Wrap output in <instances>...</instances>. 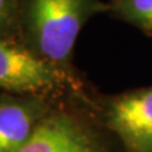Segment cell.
Listing matches in <instances>:
<instances>
[{
    "label": "cell",
    "instance_id": "obj_5",
    "mask_svg": "<svg viewBox=\"0 0 152 152\" xmlns=\"http://www.w3.org/2000/svg\"><path fill=\"white\" fill-rule=\"evenodd\" d=\"M58 98L0 91V152L20 151Z\"/></svg>",
    "mask_w": 152,
    "mask_h": 152
},
{
    "label": "cell",
    "instance_id": "obj_4",
    "mask_svg": "<svg viewBox=\"0 0 152 152\" xmlns=\"http://www.w3.org/2000/svg\"><path fill=\"white\" fill-rule=\"evenodd\" d=\"M91 107L123 152H152V85L95 95Z\"/></svg>",
    "mask_w": 152,
    "mask_h": 152
},
{
    "label": "cell",
    "instance_id": "obj_7",
    "mask_svg": "<svg viewBox=\"0 0 152 152\" xmlns=\"http://www.w3.org/2000/svg\"><path fill=\"white\" fill-rule=\"evenodd\" d=\"M22 0H0V37L19 39V9Z\"/></svg>",
    "mask_w": 152,
    "mask_h": 152
},
{
    "label": "cell",
    "instance_id": "obj_2",
    "mask_svg": "<svg viewBox=\"0 0 152 152\" xmlns=\"http://www.w3.org/2000/svg\"><path fill=\"white\" fill-rule=\"evenodd\" d=\"M19 152H123L102 124L91 95L69 93L55 102Z\"/></svg>",
    "mask_w": 152,
    "mask_h": 152
},
{
    "label": "cell",
    "instance_id": "obj_1",
    "mask_svg": "<svg viewBox=\"0 0 152 152\" xmlns=\"http://www.w3.org/2000/svg\"><path fill=\"white\" fill-rule=\"evenodd\" d=\"M107 12L102 0H22L19 41L84 89L72 66L75 42L90 18Z\"/></svg>",
    "mask_w": 152,
    "mask_h": 152
},
{
    "label": "cell",
    "instance_id": "obj_6",
    "mask_svg": "<svg viewBox=\"0 0 152 152\" xmlns=\"http://www.w3.org/2000/svg\"><path fill=\"white\" fill-rule=\"evenodd\" d=\"M109 13L152 37V0H112Z\"/></svg>",
    "mask_w": 152,
    "mask_h": 152
},
{
    "label": "cell",
    "instance_id": "obj_3",
    "mask_svg": "<svg viewBox=\"0 0 152 152\" xmlns=\"http://www.w3.org/2000/svg\"><path fill=\"white\" fill-rule=\"evenodd\" d=\"M0 91L58 98L69 93L88 94L19 39L0 37Z\"/></svg>",
    "mask_w": 152,
    "mask_h": 152
}]
</instances>
